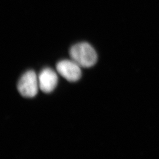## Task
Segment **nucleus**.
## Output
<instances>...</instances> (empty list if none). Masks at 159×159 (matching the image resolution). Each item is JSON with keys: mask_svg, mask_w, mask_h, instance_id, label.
I'll return each instance as SVG.
<instances>
[{"mask_svg": "<svg viewBox=\"0 0 159 159\" xmlns=\"http://www.w3.org/2000/svg\"><path fill=\"white\" fill-rule=\"evenodd\" d=\"M70 56L73 61L83 68L91 67L97 61L96 51L87 43H80L72 46Z\"/></svg>", "mask_w": 159, "mask_h": 159, "instance_id": "nucleus-1", "label": "nucleus"}, {"mask_svg": "<svg viewBox=\"0 0 159 159\" xmlns=\"http://www.w3.org/2000/svg\"><path fill=\"white\" fill-rule=\"evenodd\" d=\"M39 83L33 70H30L21 76L18 81L17 89L21 96L27 98L35 96L39 90Z\"/></svg>", "mask_w": 159, "mask_h": 159, "instance_id": "nucleus-2", "label": "nucleus"}, {"mask_svg": "<svg viewBox=\"0 0 159 159\" xmlns=\"http://www.w3.org/2000/svg\"><path fill=\"white\" fill-rule=\"evenodd\" d=\"M56 69L58 74L70 82H75L81 77V67L72 60L59 61L56 65Z\"/></svg>", "mask_w": 159, "mask_h": 159, "instance_id": "nucleus-3", "label": "nucleus"}, {"mask_svg": "<svg viewBox=\"0 0 159 159\" xmlns=\"http://www.w3.org/2000/svg\"><path fill=\"white\" fill-rule=\"evenodd\" d=\"M40 90L45 93H50L57 87L58 76L56 73L51 68L43 69L39 76Z\"/></svg>", "mask_w": 159, "mask_h": 159, "instance_id": "nucleus-4", "label": "nucleus"}]
</instances>
